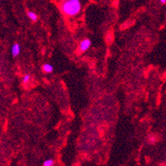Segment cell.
Segmentation results:
<instances>
[{"label":"cell","mask_w":166,"mask_h":166,"mask_svg":"<svg viewBox=\"0 0 166 166\" xmlns=\"http://www.w3.org/2000/svg\"><path fill=\"white\" fill-rule=\"evenodd\" d=\"M160 2H161L162 4H165L166 3V0H159Z\"/></svg>","instance_id":"8"},{"label":"cell","mask_w":166,"mask_h":166,"mask_svg":"<svg viewBox=\"0 0 166 166\" xmlns=\"http://www.w3.org/2000/svg\"><path fill=\"white\" fill-rule=\"evenodd\" d=\"M27 17L30 19L32 21H36L37 20V19H38V17H37V14H36L35 12H33V11H28L27 12Z\"/></svg>","instance_id":"5"},{"label":"cell","mask_w":166,"mask_h":166,"mask_svg":"<svg viewBox=\"0 0 166 166\" xmlns=\"http://www.w3.org/2000/svg\"><path fill=\"white\" fill-rule=\"evenodd\" d=\"M54 159L50 158V159H47L45 160L44 163H43V166H54Z\"/></svg>","instance_id":"7"},{"label":"cell","mask_w":166,"mask_h":166,"mask_svg":"<svg viewBox=\"0 0 166 166\" xmlns=\"http://www.w3.org/2000/svg\"><path fill=\"white\" fill-rule=\"evenodd\" d=\"M31 81V75H29V74H26V75H24L23 76L22 78V81L23 83H28L29 81Z\"/></svg>","instance_id":"6"},{"label":"cell","mask_w":166,"mask_h":166,"mask_svg":"<svg viewBox=\"0 0 166 166\" xmlns=\"http://www.w3.org/2000/svg\"><path fill=\"white\" fill-rule=\"evenodd\" d=\"M92 45V42L88 38H86V39H83L80 42V45H79V49L81 52H86L87 51L88 49L91 47Z\"/></svg>","instance_id":"2"},{"label":"cell","mask_w":166,"mask_h":166,"mask_svg":"<svg viewBox=\"0 0 166 166\" xmlns=\"http://www.w3.org/2000/svg\"><path fill=\"white\" fill-rule=\"evenodd\" d=\"M11 54H12V56L13 57H18V55L20 54V46L19 43L15 42L14 43L12 48H11Z\"/></svg>","instance_id":"3"},{"label":"cell","mask_w":166,"mask_h":166,"mask_svg":"<svg viewBox=\"0 0 166 166\" xmlns=\"http://www.w3.org/2000/svg\"><path fill=\"white\" fill-rule=\"evenodd\" d=\"M42 70L44 73H47V74H50L52 72L54 71V66L53 64H51L49 63H46L42 64Z\"/></svg>","instance_id":"4"},{"label":"cell","mask_w":166,"mask_h":166,"mask_svg":"<svg viewBox=\"0 0 166 166\" xmlns=\"http://www.w3.org/2000/svg\"><path fill=\"white\" fill-rule=\"evenodd\" d=\"M61 10L65 15L73 17L79 14L81 10L80 0H64L61 4Z\"/></svg>","instance_id":"1"}]
</instances>
